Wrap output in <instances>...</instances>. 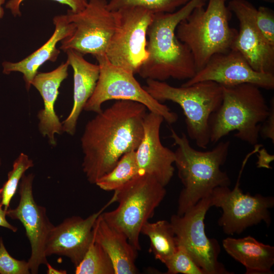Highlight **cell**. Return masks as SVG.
Instances as JSON below:
<instances>
[{
	"label": "cell",
	"instance_id": "29",
	"mask_svg": "<svg viewBox=\"0 0 274 274\" xmlns=\"http://www.w3.org/2000/svg\"><path fill=\"white\" fill-rule=\"evenodd\" d=\"M28 261L13 257L7 251L0 237V274H29Z\"/></svg>",
	"mask_w": 274,
	"mask_h": 274
},
{
	"label": "cell",
	"instance_id": "31",
	"mask_svg": "<svg viewBox=\"0 0 274 274\" xmlns=\"http://www.w3.org/2000/svg\"><path fill=\"white\" fill-rule=\"evenodd\" d=\"M24 0H9L6 8L10 10L14 16H21L20 6ZM58 3L68 5L73 12H79L83 10L87 4V0H53Z\"/></svg>",
	"mask_w": 274,
	"mask_h": 274
},
{
	"label": "cell",
	"instance_id": "14",
	"mask_svg": "<svg viewBox=\"0 0 274 274\" xmlns=\"http://www.w3.org/2000/svg\"><path fill=\"white\" fill-rule=\"evenodd\" d=\"M227 7L239 22L232 49L239 51L255 71L274 74V46L266 40L257 26V9L246 0H231Z\"/></svg>",
	"mask_w": 274,
	"mask_h": 274
},
{
	"label": "cell",
	"instance_id": "7",
	"mask_svg": "<svg viewBox=\"0 0 274 274\" xmlns=\"http://www.w3.org/2000/svg\"><path fill=\"white\" fill-rule=\"evenodd\" d=\"M115 191L117 208L104 211L102 216L110 226L123 233L130 244L140 250L141 228L154 216L165 196V187L151 176L140 175Z\"/></svg>",
	"mask_w": 274,
	"mask_h": 274
},
{
	"label": "cell",
	"instance_id": "24",
	"mask_svg": "<svg viewBox=\"0 0 274 274\" xmlns=\"http://www.w3.org/2000/svg\"><path fill=\"white\" fill-rule=\"evenodd\" d=\"M139 175L135 151H132L123 155L114 168L95 184L103 190L114 191Z\"/></svg>",
	"mask_w": 274,
	"mask_h": 274
},
{
	"label": "cell",
	"instance_id": "34",
	"mask_svg": "<svg viewBox=\"0 0 274 274\" xmlns=\"http://www.w3.org/2000/svg\"><path fill=\"white\" fill-rule=\"evenodd\" d=\"M6 211L4 209L2 203L1 195L0 194V227L8 229L13 232H16L18 228L11 224L6 219Z\"/></svg>",
	"mask_w": 274,
	"mask_h": 274
},
{
	"label": "cell",
	"instance_id": "10",
	"mask_svg": "<svg viewBox=\"0 0 274 274\" xmlns=\"http://www.w3.org/2000/svg\"><path fill=\"white\" fill-rule=\"evenodd\" d=\"M116 25L106 56L113 65L138 73L148 57L147 30L154 13L140 7L115 11Z\"/></svg>",
	"mask_w": 274,
	"mask_h": 274
},
{
	"label": "cell",
	"instance_id": "12",
	"mask_svg": "<svg viewBox=\"0 0 274 274\" xmlns=\"http://www.w3.org/2000/svg\"><path fill=\"white\" fill-rule=\"evenodd\" d=\"M66 15L75 26L74 33L62 40L60 49H69L82 54L106 55L116 25L115 11H111L107 0H89L79 12L68 10Z\"/></svg>",
	"mask_w": 274,
	"mask_h": 274
},
{
	"label": "cell",
	"instance_id": "22",
	"mask_svg": "<svg viewBox=\"0 0 274 274\" xmlns=\"http://www.w3.org/2000/svg\"><path fill=\"white\" fill-rule=\"evenodd\" d=\"M222 246L235 260L243 265L246 274H272L274 247L264 244L249 235L243 238L228 237Z\"/></svg>",
	"mask_w": 274,
	"mask_h": 274
},
{
	"label": "cell",
	"instance_id": "17",
	"mask_svg": "<svg viewBox=\"0 0 274 274\" xmlns=\"http://www.w3.org/2000/svg\"><path fill=\"white\" fill-rule=\"evenodd\" d=\"M163 121L156 113L146 114L143 136L135 153L140 175L151 176L165 187L174 175L175 154L161 142L160 129Z\"/></svg>",
	"mask_w": 274,
	"mask_h": 274
},
{
	"label": "cell",
	"instance_id": "3",
	"mask_svg": "<svg viewBox=\"0 0 274 274\" xmlns=\"http://www.w3.org/2000/svg\"><path fill=\"white\" fill-rule=\"evenodd\" d=\"M170 137L177 146L174 163L183 185L177 213L182 215L200 199L210 196L215 188L230 186V179L221 167L227 158L230 142L221 141L211 150L200 151L190 145L184 133L179 135L172 129Z\"/></svg>",
	"mask_w": 274,
	"mask_h": 274
},
{
	"label": "cell",
	"instance_id": "2",
	"mask_svg": "<svg viewBox=\"0 0 274 274\" xmlns=\"http://www.w3.org/2000/svg\"><path fill=\"white\" fill-rule=\"evenodd\" d=\"M205 5L202 0H190L174 12L154 14L147 30L148 57L138 72L142 78L164 81L170 78L189 80L195 75L191 52L178 39L176 29L195 8Z\"/></svg>",
	"mask_w": 274,
	"mask_h": 274
},
{
	"label": "cell",
	"instance_id": "6",
	"mask_svg": "<svg viewBox=\"0 0 274 274\" xmlns=\"http://www.w3.org/2000/svg\"><path fill=\"white\" fill-rule=\"evenodd\" d=\"M156 100L171 101L179 105L185 116L188 136L201 149L210 143L209 119L221 104L223 90L221 85L204 81L179 87L164 81L147 79L143 87Z\"/></svg>",
	"mask_w": 274,
	"mask_h": 274
},
{
	"label": "cell",
	"instance_id": "5",
	"mask_svg": "<svg viewBox=\"0 0 274 274\" xmlns=\"http://www.w3.org/2000/svg\"><path fill=\"white\" fill-rule=\"evenodd\" d=\"M226 1L208 0L206 9L195 8L177 26L176 36L191 51L197 72L214 55L232 49L238 30L229 25Z\"/></svg>",
	"mask_w": 274,
	"mask_h": 274
},
{
	"label": "cell",
	"instance_id": "4",
	"mask_svg": "<svg viewBox=\"0 0 274 274\" xmlns=\"http://www.w3.org/2000/svg\"><path fill=\"white\" fill-rule=\"evenodd\" d=\"M222 87L221 104L209 119L210 142L215 144L236 130L235 138L255 146L269 112L260 88L249 83Z\"/></svg>",
	"mask_w": 274,
	"mask_h": 274
},
{
	"label": "cell",
	"instance_id": "9",
	"mask_svg": "<svg viewBox=\"0 0 274 274\" xmlns=\"http://www.w3.org/2000/svg\"><path fill=\"white\" fill-rule=\"evenodd\" d=\"M95 58L99 66V78L84 110L97 114L102 111L101 106L107 101L127 100L144 105L150 112L161 116L169 124L177 121L178 115L167 106L153 98L140 85L132 73L112 64L106 55Z\"/></svg>",
	"mask_w": 274,
	"mask_h": 274
},
{
	"label": "cell",
	"instance_id": "27",
	"mask_svg": "<svg viewBox=\"0 0 274 274\" xmlns=\"http://www.w3.org/2000/svg\"><path fill=\"white\" fill-rule=\"evenodd\" d=\"M190 0H110L108 8L112 11L128 7H140L154 14L172 13L180 6H183Z\"/></svg>",
	"mask_w": 274,
	"mask_h": 274
},
{
	"label": "cell",
	"instance_id": "37",
	"mask_svg": "<svg viewBox=\"0 0 274 274\" xmlns=\"http://www.w3.org/2000/svg\"><path fill=\"white\" fill-rule=\"evenodd\" d=\"M261 1H264L267 3H273L274 2V0H261Z\"/></svg>",
	"mask_w": 274,
	"mask_h": 274
},
{
	"label": "cell",
	"instance_id": "20",
	"mask_svg": "<svg viewBox=\"0 0 274 274\" xmlns=\"http://www.w3.org/2000/svg\"><path fill=\"white\" fill-rule=\"evenodd\" d=\"M53 22L54 32L42 46L18 62L5 61L2 63L4 74L8 75L13 72L22 74L27 91L40 67L47 61L54 62L57 60L60 52L56 47L57 43L71 36L75 30L74 24L68 20L66 14L55 16Z\"/></svg>",
	"mask_w": 274,
	"mask_h": 274
},
{
	"label": "cell",
	"instance_id": "1",
	"mask_svg": "<svg viewBox=\"0 0 274 274\" xmlns=\"http://www.w3.org/2000/svg\"><path fill=\"white\" fill-rule=\"evenodd\" d=\"M144 105L117 100L88 121L81 138L82 169L92 184L111 171L125 154L135 151L144 134Z\"/></svg>",
	"mask_w": 274,
	"mask_h": 274
},
{
	"label": "cell",
	"instance_id": "28",
	"mask_svg": "<svg viewBox=\"0 0 274 274\" xmlns=\"http://www.w3.org/2000/svg\"><path fill=\"white\" fill-rule=\"evenodd\" d=\"M167 274H204L186 249L180 245L174 254L164 263Z\"/></svg>",
	"mask_w": 274,
	"mask_h": 274
},
{
	"label": "cell",
	"instance_id": "35",
	"mask_svg": "<svg viewBox=\"0 0 274 274\" xmlns=\"http://www.w3.org/2000/svg\"><path fill=\"white\" fill-rule=\"evenodd\" d=\"M47 267V273L48 274H66L67 271L65 270H58L53 267L49 263L46 265Z\"/></svg>",
	"mask_w": 274,
	"mask_h": 274
},
{
	"label": "cell",
	"instance_id": "36",
	"mask_svg": "<svg viewBox=\"0 0 274 274\" xmlns=\"http://www.w3.org/2000/svg\"><path fill=\"white\" fill-rule=\"evenodd\" d=\"M5 2V0H0V19L2 18L4 15V10L2 5Z\"/></svg>",
	"mask_w": 274,
	"mask_h": 274
},
{
	"label": "cell",
	"instance_id": "26",
	"mask_svg": "<svg viewBox=\"0 0 274 274\" xmlns=\"http://www.w3.org/2000/svg\"><path fill=\"white\" fill-rule=\"evenodd\" d=\"M34 166L33 160L24 153H21L14 161L12 169L8 174V178L0 188L2 203L7 211L15 195L20 182L26 170Z\"/></svg>",
	"mask_w": 274,
	"mask_h": 274
},
{
	"label": "cell",
	"instance_id": "30",
	"mask_svg": "<svg viewBox=\"0 0 274 274\" xmlns=\"http://www.w3.org/2000/svg\"><path fill=\"white\" fill-rule=\"evenodd\" d=\"M256 23L259 30L272 45L274 46V12L269 8L260 6L257 9Z\"/></svg>",
	"mask_w": 274,
	"mask_h": 274
},
{
	"label": "cell",
	"instance_id": "39",
	"mask_svg": "<svg viewBox=\"0 0 274 274\" xmlns=\"http://www.w3.org/2000/svg\"><path fill=\"white\" fill-rule=\"evenodd\" d=\"M203 2H204V3H206L207 1V0H202Z\"/></svg>",
	"mask_w": 274,
	"mask_h": 274
},
{
	"label": "cell",
	"instance_id": "18",
	"mask_svg": "<svg viewBox=\"0 0 274 274\" xmlns=\"http://www.w3.org/2000/svg\"><path fill=\"white\" fill-rule=\"evenodd\" d=\"M69 66L66 61L52 71L38 73L31 82V85L41 94L44 104L37 114L39 130L53 147L56 145L55 135L63 132L62 122L56 113L55 104L60 85L68 76Z\"/></svg>",
	"mask_w": 274,
	"mask_h": 274
},
{
	"label": "cell",
	"instance_id": "15",
	"mask_svg": "<svg viewBox=\"0 0 274 274\" xmlns=\"http://www.w3.org/2000/svg\"><path fill=\"white\" fill-rule=\"evenodd\" d=\"M204 81H213L221 86L249 83L267 90L274 88V74L255 71L242 54L234 49L212 56L201 69L182 86Z\"/></svg>",
	"mask_w": 274,
	"mask_h": 274
},
{
	"label": "cell",
	"instance_id": "19",
	"mask_svg": "<svg viewBox=\"0 0 274 274\" xmlns=\"http://www.w3.org/2000/svg\"><path fill=\"white\" fill-rule=\"evenodd\" d=\"M66 61L73 70V105L65 119L62 122L63 132L74 135L77 122L84 108L92 95L99 78V66L87 61L81 53L69 49L65 52Z\"/></svg>",
	"mask_w": 274,
	"mask_h": 274
},
{
	"label": "cell",
	"instance_id": "11",
	"mask_svg": "<svg viewBox=\"0 0 274 274\" xmlns=\"http://www.w3.org/2000/svg\"><path fill=\"white\" fill-rule=\"evenodd\" d=\"M210 196L200 199L182 215L172 216L170 223L178 245L183 247L204 274H231L219 262L220 246L205 232L204 219L211 208Z\"/></svg>",
	"mask_w": 274,
	"mask_h": 274
},
{
	"label": "cell",
	"instance_id": "33",
	"mask_svg": "<svg viewBox=\"0 0 274 274\" xmlns=\"http://www.w3.org/2000/svg\"><path fill=\"white\" fill-rule=\"evenodd\" d=\"M258 152H259V155L257 163V167L259 168H271L269 163L273 160V156L268 154L264 149L262 150H259Z\"/></svg>",
	"mask_w": 274,
	"mask_h": 274
},
{
	"label": "cell",
	"instance_id": "23",
	"mask_svg": "<svg viewBox=\"0 0 274 274\" xmlns=\"http://www.w3.org/2000/svg\"><path fill=\"white\" fill-rule=\"evenodd\" d=\"M141 233L149 237L151 251L163 264L177 249L178 244L170 222L165 220L148 221L142 226Z\"/></svg>",
	"mask_w": 274,
	"mask_h": 274
},
{
	"label": "cell",
	"instance_id": "8",
	"mask_svg": "<svg viewBox=\"0 0 274 274\" xmlns=\"http://www.w3.org/2000/svg\"><path fill=\"white\" fill-rule=\"evenodd\" d=\"M254 149L245 158L234 188L218 187L210 195L211 207L222 209V214L218 223L227 235L240 234L247 228L264 222L268 227L271 223L269 210L274 206V197L260 194L254 195L244 193L240 188V179L249 157L258 152Z\"/></svg>",
	"mask_w": 274,
	"mask_h": 274
},
{
	"label": "cell",
	"instance_id": "32",
	"mask_svg": "<svg viewBox=\"0 0 274 274\" xmlns=\"http://www.w3.org/2000/svg\"><path fill=\"white\" fill-rule=\"evenodd\" d=\"M268 115L261 124L259 135L264 139H270L274 143V100L273 97L270 102Z\"/></svg>",
	"mask_w": 274,
	"mask_h": 274
},
{
	"label": "cell",
	"instance_id": "16",
	"mask_svg": "<svg viewBox=\"0 0 274 274\" xmlns=\"http://www.w3.org/2000/svg\"><path fill=\"white\" fill-rule=\"evenodd\" d=\"M114 191L111 199L99 211L86 218L73 216L54 226L47 237L45 253L46 257L53 255L65 256L77 266L83 258L93 240V227L98 216L117 200Z\"/></svg>",
	"mask_w": 274,
	"mask_h": 274
},
{
	"label": "cell",
	"instance_id": "25",
	"mask_svg": "<svg viewBox=\"0 0 274 274\" xmlns=\"http://www.w3.org/2000/svg\"><path fill=\"white\" fill-rule=\"evenodd\" d=\"M76 274H115L112 261L102 247L93 239L87 251L75 267Z\"/></svg>",
	"mask_w": 274,
	"mask_h": 274
},
{
	"label": "cell",
	"instance_id": "13",
	"mask_svg": "<svg viewBox=\"0 0 274 274\" xmlns=\"http://www.w3.org/2000/svg\"><path fill=\"white\" fill-rule=\"evenodd\" d=\"M35 175L23 176L19 185V203L14 209L6 211L7 216L19 221L23 226L30 246L28 260L30 273L39 272L42 264L48 263L45 255L47 237L54 226L50 221L45 207L38 204L34 199L32 184Z\"/></svg>",
	"mask_w": 274,
	"mask_h": 274
},
{
	"label": "cell",
	"instance_id": "21",
	"mask_svg": "<svg viewBox=\"0 0 274 274\" xmlns=\"http://www.w3.org/2000/svg\"><path fill=\"white\" fill-rule=\"evenodd\" d=\"M101 214L93 227V239L110 258L115 274L139 273L135 264L138 250L122 232L110 226Z\"/></svg>",
	"mask_w": 274,
	"mask_h": 274
},
{
	"label": "cell",
	"instance_id": "38",
	"mask_svg": "<svg viewBox=\"0 0 274 274\" xmlns=\"http://www.w3.org/2000/svg\"><path fill=\"white\" fill-rule=\"evenodd\" d=\"M1 164H2V159H1V158L0 157V166H1Z\"/></svg>",
	"mask_w": 274,
	"mask_h": 274
}]
</instances>
